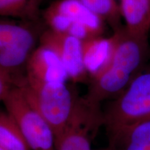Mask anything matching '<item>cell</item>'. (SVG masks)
<instances>
[{"instance_id":"cell-6","label":"cell","mask_w":150,"mask_h":150,"mask_svg":"<svg viewBox=\"0 0 150 150\" xmlns=\"http://www.w3.org/2000/svg\"><path fill=\"white\" fill-rule=\"evenodd\" d=\"M40 44L47 47L59 56L69 79L77 83L87 76L83 61L82 41L67 32L48 29L39 37Z\"/></svg>"},{"instance_id":"cell-7","label":"cell","mask_w":150,"mask_h":150,"mask_svg":"<svg viewBox=\"0 0 150 150\" xmlns=\"http://www.w3.org/2000/svg\"><path fill=\"white\" fill-rule=\"evenodd\" d=\"M27 72L25 80L30 83H65L69 79L59 56L40 44L28 59Z\"/></svg>"},{"instance_id":"cell-12","label":"cell","mask_w":150,"mask_h":150,"mask_svg":"<svg viewBox=\"0 0 150 150\" xmlns=\"http://www.w3.org/2000/svg\"><path fill=\"white\" fill-rule=\"evenodd\" d=\"M0 147L6 150H31L17 123L8 113H0Z\"/></svg>"},{"instance_id":"cell-3","label":"cell","mask_w":150,"mask_h":150,"mask_svg":"<svg viewBox=\"0 0 150 150\" xmlns=\"http://www.w3.org/2000/svg\"><path fill=\"white\" fill-rule=\"evenodd\" d=\"M24 95L47 122L55 140L64 131L77 104L65 83H30L20 82Z\"/></svg>"},{"instance_id":"cell-11","label":"cell","mask_w":150,"mask_h":150,"mask_svg":"<svg viewBox=\"0 0 150 150\" xmlns=\"http://www.w3.org/2000/svg\"><path fill=\"white\" fill-rule=\"evenodd\" d=\"M42 0H0V16L33 22L40 14Z\"/></svg>"},{"instance_id":"cell-10","label":"cell","mask_w":150,"mask_h":150,"mask_svg":"<svg viewBox=\"0 0 150 150\" xmlns=\"http://www.w3.org/2000/svg\"><path fill=\"white\" fill-rule=\"evenodd\" d=\"M37 34L31 25L0 20V50L18 45H35Z\"/></svg>"},{"instance_id":"cell-8","label":"cell","mask_w":150,"mask_h":150,"mask_svg":"<svg viewBox=\"0 0 150 150\" xmlns=\"http://www.w3.org/2000/svg\"><path fill=\"white\" fill-rule=\"evenodd\" d=\"M125 27L134 34L148 36L150 30L149 0H120Z\"/></svg>"},{"instance_id":"cell-16","label":"cell","mask_w":150,"mask_h":150,"mask_svg":"<svg viewBox=\"0 0 150 150\" xmlns=\"http://www.w3.org/2000/svg\"><path fill=\"white\" fill-rule=\"evenodd\" d=\"M0 150H6V149H4V148L0 147Z\"/></svg>"},{"instance_id":"cell-9","label":"cell","mask_w":150,"mask_h":150,"mask_svg":"<svg viewBox=\"0 0 150 150\" xmlns=\"http://www.w3.org/2000/svg\"><path fill=\"white\" fill-rule=\"evenodd\" d=\"M84 67L91 78L99 73L108 63L110 54V40L99 36L82 41Z\"/></svg>"},{"instance_id":"cell-13","label":"cell","mask_w":150,"mask_h":150,"mask_svg":"<svg viewBox=\"0 0 150 150\" xmlns=\"http://www.w3.org/2000/svg\"><path fill=\"white\" fill-rule=\"evenodd\" d=\"M91 12L107 22L114 31L121 27L120 6L116 0H80Z\"/></svg>"},{"instance_id":"cell-1","label":"cell","mask_w":150,"mask_h":150,"mask_svg":"<svg viewBox=\"0 0 150 150\" xmlns=\"http://www.w3.org/2000/svg\"><path fill=\"white\" fill-rule=\"evenodd\" d=\"M110 54L108 63L92 78L85 99L89 104L99 103L120 95L146 66L149 55L148 36L131 33L126 27L114 31L110 38Z\"/></svg>"},{"instance_id":"cell-5","label":"cell","mask_w":150,"mask_h":150,"mask_svg":"<svg viewBox=\"0 0 150 150\" xmlns=\"http://www.w3.org/2000/svg\"><path fill=\"white\" fill-rule=\"evenodd\" d=\"M103 121L99 106L78 100L70 122L55 140L56 150H91V136Z\"/></svg>"},{"instance_id":"cell-17","label":"cell","mask_w":150,"mask_h":150,"mask_svg":"<svg viewBox=\"0 0 150 150\" xmlns=\"http://www.w3.org/2000/svg\"><path fill=\"white\" fill-rule=\"evenodd\" d=\"M149 1H150V0H149Z\"/></svg>"},{"instance_id":"cell-4","label":"cell","mask_w":150,"mask_h":150,"mask_svg":"<svg viewBox=\"0 0 150 150\" xmlns=\"http://www.w3.org/2000/svg\"><path fill=\"white\" fill-rule=\"evenodd\" d=\"M3 101L31 150H56L52 127L29 102L20 83L11 87Z\"/></svg>"},{"instance_id":"cell-14","label":"cell","mask_w":150,"mask_h":150,"mask_svg":"<svg viewBox=\"0 0 150 150\" xmlns=\"http://www.w3.org/2000/svg\"><path fill=\"white\" fill-rule=\"evenodd\" d=\"M118 144L124 150H150V120L131 128Z\"/></svg>"},{"instance_id":"cell-2","label":"cell","mask_w":150,"mask_h":150,"mask_svg":"<svg viewBox=\"0 0 150 150\" xmlns=\"http://www.w3.org/2000/svg\"><path fill=\"white\" fill-rule=\"evenodd\" d=\"M149 120L150 65L118 95L103 115L110 140L116 145L131 128Z\"/></svg>"},{"instance_id":"cell-15","label":"cell","mask_w":150,"mask_h":150,"mask_svg":"<svg viewBox=\"0 0 150 150\" xmlns=\"http://www.w3.org/2000/svg\"><path fill=\"white\" fill-rule=\"evenodd\" d=\"M11 73L0 69V100H3L13 86Z\"/></svg>"}]
</instances>
